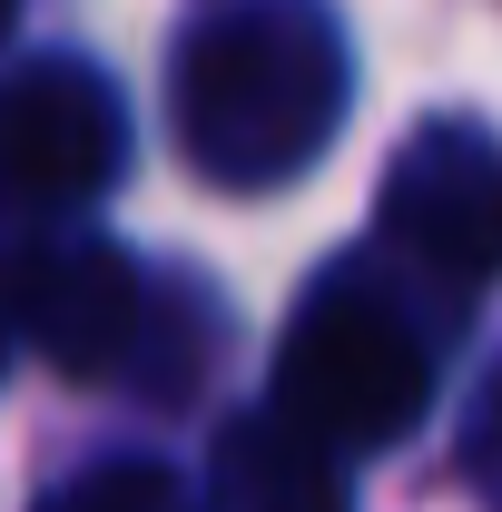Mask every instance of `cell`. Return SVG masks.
Here are the masks:
<instances>
[{
  "mask_svg": "<svg viewBox=\"0 0 502 512\" xmlns=\"http://www.w3.org/2000/svg\"><path fill=\"white\" fill-rule=\"evenodd\" d=\"M128 158L119 89L79 60H30L0 79V197L10 207H89Z\"/></svg>",
  "mask_w": 502,
  "mask_h": 512,
  "instance_id": "cell-5",
  "label": "cell"
},
{
  "mask_svg": "<svg viewBox=\"0 0 502 512\" xmlns=\"http://www.w3.org/2000/svg\"><path fill=\"white\" fill-rule=\"evenodd\" d=\"M10 10H20V0H0V30H10Z\"/></svg>",
  "mask_w": 502,
  "mask_h": 512,
  "instance_id": "cell-9",
  "label": "cell"
},
{
  "mask_svg": "<svg viewBox=\"0 0 502 512\" xmlns=\"http://www.w3.org/2000/svg\"><path fill=\"white\" fill-rule=\"evenodd\" d=\"M345 30L315 0H237L217 20H197L168 109H178V148L197 178L217 188H286L296 168L325 158V138L345 119Z\"/></svg>",
  "mask_w": 502,
  "mask_h": 512,
  "instance_id": "cell-1",
  "label": "cell"
},
{
  "mask_svg": "<svg viewBox=\"0 0 502 512\" xmlns=\"http://www.w3.org/2000/svg\"><path fill=\"white\" fill-rule=\"evenodd\" d=\"M276 404L325 444H404L424 424V404H434V355H424L414 316L375 276L335 266L286 325Z\"/></svg>",
  "mask_w": 502,
  "mask_h": 512,
  "instance_id": "cell-2",
  "label": "cell"
},
{
  "mask_svg": "<svg viewBox=\"0 0 502 512\" xmlns=\"http://www.w3.org/2000/svg\"><path fill=\"white\" fill-rule=\"evenodd\" d=\"M384 237L443 296H483L502 276V148L483 128H414L384 168Z\"/></svg>",
  "mask_w": 502,
  "mask_h": 512,
  "instance_id": "cell-4",
  "label": "cell"
},
{
  "mask_svg": "<svg viewBox=\"0 0 502 512\" xmlns=\"http://www.w3.org/2000/svg\"><path fill=\"white\" fill-rule=\"evenodd\" d=\"M463 463H473V493L502 512V384L483 394V414H473V444H463Z\"/></svg>",
  "mask_w": 502,
  "mask_h": 512,
  "instance_id": "cell-8",
  "label": "cell"
},
{
  "mask_svg": "<svg viewBox=\"0 0 502 512\" xmlns=\"http://www.w3.org/2000/svg\"><path fill=\"white\" fill-rule=\"evenodd\" d=\"M217 512H345V463L286 404L217 434Z\"/></svg>",
  "mask_w": 502,
  "mask_h": 512,
  "instance_id": "cell-6",
  "label": "cell"
},
{
  "mask_svg": "<svg viewBox=\"0 0 502 512\" xmlns=\"http://www.w3.org/2000/svg\"><path fill=\"white\" fill-rule=\"evenodd\" d=\"M0 306L60 375H138L158 365V296L119 247L99 237H30L0 266Z\"/></svg>",
  "mask_w": 502,
  "mask_h": 512,
  "instance_id": "cell-3",
  "label": "cell"
},
{
  "mask_svg": "<svg viewBox=\"0 0 502 512\" xmlns=\"http://www.w3.org/2000/svg\"><path fill=\"white\" fill-rule=\"evenodd\" d=\"M50 512H188V493H178V473H158V463H99V473L69 483Z\"/></svg>",
  "mask_w": 502,
  "mask_h": 512,
  "instance_id": "cell-7",
  "label": "cell"
}]
</instances>
